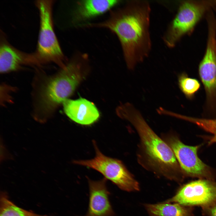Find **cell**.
<instances>
[{
    "mask_svg": "<svg viewBox=\"0 0 216 216\" xmlns=\"http://www.w3.org/2000/svg\"><path fill=\"white\" fill-rule=\"evenodd\" d=\"M151 11L147 1H128L122 7L111 10L105 20L86 23L83 27L106 29L116 34L127 67L132 70L148 56L151 51Z\"/></svg>",
    "mask_w": 216,
    "mask_h": 216,
    "instance_id": "obj_1",
    "label": "cell"
},
{
    "mask_svg": "<svg viewBox=\"0 0 216 216\" xmlns=\"http://www.w3.org/2000/svg\"><path fill=\"white\" fill-rule=\"evenodd\" d=\"M117 109V115L129 121L139 136L138 156L141 164L168 179L182 180L184 176L172 150L152 129L140 112L128 103L120 105Z\"/></svg>",
    "mask_w": 216,
    "mask_h": 216,
    "instance_id": "obj_2",
    "label": "cell"
},
{
    "mask_svg": "<svg viewBox=\"0 0 216 216\" xmlns=\"http://www.w3.org/2000/svg\"><path fill=\"white\" fill-rule=\"evenodd\" d=\"M61 68L55 74L43 76L35 89L33 113L37 120L52 115L85 78L83 69L75 63L68 62Z\"/></svg>",
    "mask_w": 216,
    "mask_h": 216,
    "instance_id": "obj_3",
    "label": "cell"
},
{
    "mask_svg": "<svg viewBox=\"0 0 216 216\" xmlns=\"http://www.w3.org/2000/svg\"><path fill=\"white\" fill-rule=\"evenodd\" d=\"M53 0L36 1L40 16V28L35 51L32 53L34 65L52 62L64 68L67 62L55 33L52 16Z\"/></svg>",
    "mask_w": 216,
    "mask_h": 216,
    "instance_id": "obj_4",
    "label": "cell"
},
{
    "mask_svg": "<svg viewBox=\"0 0 216 216\" xmlns=\"http://www.w3.org/2000/svg\"><path fill=\"white\" fill-rule=\"evenodd\" d=\"M216 4V0H184L163 37L168 47L172 48L194 29L202 17Z\"/></svg>",
    "mask_w": 216,
    "mask_h": 216,
    "instance_id": "obj_5",
    "label": "cell"
},
{
    "mask_svg": "<svg viewBox=\"0 0 216 216\" xmlns=\"http://www.w3.org/2000/svg\"><path fill=\"white\" fill-rule=\"evenodd\" d=\"M95 155L93 159L75 160V164L93 169L102 174L121 189L128 192L139 191L138 182L118 159L107 157L100 151L96 142L93 141Z\"/></svg>",
    "mask_w": 216,
    "mask_h": 216,
    "instance_id": "obj_6",
    "label": "cell"
},
{
    "mask_svg": "<svg viewBox=\"0 0 216 216\" xmlns=\"http://www.w3.org/2000/svg\"><path fill=\"white\" fill-rule=\"evenodd\" d=\"M164 141L172 150L184 176L213 179L216 172L199 158L198 150L200 146H191L184 144L176 135L170 134Z\"/></svg>",
    "mask_w": 216,
    "mask_h": 216,
    "instance_id": "obj_7",
    "label": "cell"
},
{
    "mask_svg": "<svg viewBox=\"0 0 216 216\" xmlns=\"http://www.w3.org/2000/svg\"><path fill=\"white\" fill-rule=\"evenodd\" d=\"M216 202V182L212 180L203 179L184 185L173 197L165 202L177 203L184 206H209Z\"/></svg>",
    "mask_w": 216,
    "mask_h": 216,
    "instance_id": "obj_8",
    "label": "cell"
},
{
    "mask_svg": "<svg viewBox=\"0 0 216 216\" xmlns=\"http://www.w3.org/2000/svg\"><path fill=\"white\" fill-rule=\"evenodd\" d=\"M198 73L206 92V105L212 109L216 110V36L213 34L207 36Z\"/></svg>",
    "mask_w": 216,
    "mask_h": 216,
    "instance_id": "obj_9",
    "label": "cell"
},
{
    "mask_svg": "<svg viewBox=\"0 0 216 216\" xmlns=\"http://www.w3.org/2000/svg\"><path fill=\"white\" fill-rule=\"evenodd\" d=\"M106 180L105 178L96 181L88 178L89 197L88 216L114 215L109 200Z\"/></svg>",
    "mask_w": 216,
    "mask_h": 216,
    "instance_id": "obj_10",
    "label": "cell"
},
{
    "mask_svg": "<svg viewBox=\"0 0 216 216\" xmlns=\"http://www.w3.org/2000/svg\"><path fill=\"white\" fill-rule=\"evenodd\" d=\"M117 0H84L77 2L72 12L71 22L80 26L92 19L110 11L120 2Z\"/></svg>",
    "mask_w": 216,
    "mask_h": 216,
    "instance_id": "obj_11",
    "label": "cell"
},
{
    "mask_svg": "<svg viewBox=\"0 0 216 216\" xmlns=\"http://www.w3.org/2000/svg\"><path fill=\"white\" fill-rule=\"evenodd\" d=\"M66 115L75 122L83 125L92 124L99 118L100 114L92 102L84 98L68 99L62 104Z\"/></svg>",
    "mask_w": 216,
    "mask_h": 216,
    "instance_id": "obj_12",
    "label": "cell"
},
{
    "mask_svg": "<svg viewBox=\"0 0 216 216\" xmlns=\"http://www.w3.org/2000/svg\"><path fill=\"white\" fill-rule=\"evenodd\" d=\"M31 53L24 52L14 47L1 33L0 72L6 73L19 70L24 65H32Z\"/></svg>",
    "mask_w": 216,
    "mask_h": 216,
    "instance_id": "obj_13",
    "label": "cell"
},
{
    "mask_svg": "<svg viewBox=\"0 0 216 216\" xmlns=\"http://www.w3.org/2000/svg\"><path fill=\"white\" fill-rule=\"evenodd\" d=\"M145 207L150 216H191L189 209L177 203L165 202L146 204Z\"/></svg>",
    "mask_w": 216,
    "mask_h": 216,
    "instance_id": "obj_14",
    "label": "cell"
},
{
    "mask_svg": "<svg viewBox=\"0 0 216 216\" xmlns=\"http://www.w3.org/2000/svg\"><path fill=\"white\" fill-rule=\"evenodd\" d=\"M0 216H50L42 215L26 210L16 206L2 192L0 197Z\"/></svg>",
    "mask_w": 216,
    "mask_h": 216,
    "instance_id": "obj_15",
    "label": "cell"
},
{
    "mask_svg": "<svg viewBox=\"0 0 216 216\" xmlns=\"http://www.w3.org/2000/svg\"><path fill=\"white\" fill-rule=\"evenodd\" d=\"M176 118L192 123L204 130L211 133L213 136L209 139L208 144L216 143V119L199 118L187 116L179 114Z\"/></svg>",
    "mask_w": 216,
    "mask_h": 216,
    "instance_id": "obj_16",
    "label": "cell"
},
{
    "mask_svg": "<svg viewBox=\"0 0 216 216\" xmlns=\"http://www.w3.org/2000/svg\"><path fill=\"white\" fill-rule=\"evenodd\" d=\"M178 84L181 91L189 99H191L194 97L201 86L197 79L189 77L184 72L178 75Z\"/></svg>",
    "mask_w": 216,
    "mask_h": 216,
    "instance_id": "obj_17",
    "label": "cell"
},
{
    "mask_svg": "<svg viewBox=\"0 0 216 216\" xmlns=\"http://www.w3.org/2000/svg\"><path fill=\"white\" fill-rule=\"evenodd\" d=\"M210 206L209 212L211 216H216V202Z\"/></svg>",
    "mask_w": 216,
    "mask_h": 216,
    "instance_id": "obj_18",
    "label": "cell"
},
{
    "mask_svg": "<svg viewBox=\"0 0 216 216\" xmlns=\"http://www.w3.org/2000/svg\"><path fill=\"white\" fill-rule=\"evenodd\" d=\"M212 9H213L215 14H216V4L213 6L212 8Z\"/></svg>",
    "mask_w": 216,
    "mask_h": 216,
    "instance_id": "obj_19",
    "label": "cell"
},
{
    "mask_svg": "<svg viewBox=\"0 0 216 216\" xmlns=\"http://www.w3.org/2000/svg\"><path fill=\"white\" fill-rule=\"evenodd\" d=\"M88 216L87 215V216Z\"/></svg>",
    "mask_w": 216,
    "mask_h": 216,
    "instance_id": "obj_20",
    "label": "cell"
}]
</instances>
